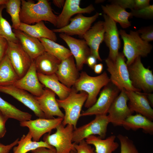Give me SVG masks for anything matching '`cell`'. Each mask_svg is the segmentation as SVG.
I'll list each match as a JSON object with an SVG mask.
<instances>
[{
	"label": "cell",
	"mask_w": 153,
	"mask_h": 153,
	"mask_svg": "<svg viewBox=\"0 0 153 153\" xmlns=\"http://www.w3.org/2000/svg\"><path fill=\"white\" fill-rule=\"evenodd\" d=\"M21 1L20 17L22 23L31 25L46 21L56 26L57 16L54 13L48 0H38L35 3L31 0Z\"/></svg>",
	"instance_id": "obj_1"
},
{
	"label": "cell",
	"mask_w": 153,
	"mask_h": 153,
	"mask_svg": "<svg viewBox=\"0 0 153 153\" xmlns=\"http://www.w3.org/2000/svg\"><path fill=\"white\" fill-rule=\"evenodd\" d=\"M110 82V79L105 71L95 76H90L86 72L82 71L72 87L78 92H84L87 94L88 97L84 103V107L88 108L96 102L101 88Z\"/></svg>",
	"instance_id": "obj_2"
},
{
	"label": "cell",
	"mask_w": 153,
	"mask_h": 153,
	"mask_svg": "<svg viewBox=\"0 0 153 153\" xmlns=\"http://www.w3.org/2000/svg\"><path fill=\"white\" fill-rule=\"evenodd\" d=\"M119 33L123 41V54L127 59L128 66L137 57L146 56L151 51L152 45L142 40L137 31L131 30L128 33L120 29Z\"/></svg>",
	"instance_id": "obj_3"
},
{
	"label": "cell",
	"mask_w": 153,
	"mask_h": 153,
	"mask_svg": "<svg viewBox=\"0 0 153 153\" xmlns=\"http://www.w3.org/2000/svg\"><path fill=\"white\" fill-rule=\"evenodd\" d=\"M69 95L63 99H56L60 108H63L65 113L62 122L64 126L72 125L74 129L77 127L78 121L80 116L82 108L88 97L87 94L84 92H76L72 87Z\"/></svg>",
	"instance_id": "obj_4"
},
{
	"label": "cell",
	"mask_w": 153,
	"mask_h": 153,
	"mask_svg": "<svg viewBox=\"0 0 153 153\" xmlns=\"http://www.w3.org/2000/svg\"><path fill=\"white\" fill-rule=\"evenodd\" d=\"M125 60L123 53L119 52L114 62L108 58L105 60L107 70L110 74V82L120 91L124 89L140 92V90L135 88L132 85Z\"/></svg>",
	"instance_id": "obj_5"
},
{
	"label": "cell",
	"mask_w": 153,
	"mask_h": 153,
	"mask_svg": "<svg viewBox=\"0 0 153 153\" xmlns=\"http://www.w3.org/2000/svg\"><path fill=\"white\" fill-rule=\"evenodd\" d=\"M66 126L61 123L56 128L55 133L46 134L43 137V141L54 147L56 153H69L76 150L72 143L73 126L70 124Z\"/></svg>",
	"instance_id": "obj_6"
},
{
	"label": "cell",
	"mask_w": 153,
	"mask_h": 153,
	"mask_svg": "<svg viewBox=\"0 0 153 153\" xmlns=\"http://www.w3.org/2000/svg\"><path fill=\"white\" fill-rule=\"evenodd\" d=\"M128 68L130 79L135 88L145 93H150L153 91L152 71L144 66L141 57L136 58Z\"/></svg>",
	"instance_id": "obj_7"
},
{
	"label": "cell",
	"mask_w": 153,
	"mask_h": 153,
	"mask_svg": "<svg viewBox=\"0 0 153 153\" xmlns=\"http://www.w3.org/2000/svg\"><path fill=\"white\" fill-rule=\"evenodd\" d=\"M109 123L107 115H96L95 118L89 122L74 130L72 142L78 143L92 135H97L104 139Z\"/></svg>",
	"instance_id": "obj_8"
},
{
	"label": "cell",
	"mask_w": 153,
	"mask_h": 153,
	"mask_svg": "<svg viewBox=\"0 0 153 153\" xmlns=\"http://www.w3.org/2000/svg\"><path fill=\"white\" fill-rule=\"evenodd\" d=\"M109 83L105 86L101 91L99 96L95 103L81 113V116L107 115L110 106L118 95L120 91L112 84Z\"/></svg>",
	"instance_id": "obj_9"
},
{
	"label": "cell",
	"mask_w": 153,
	"mask_h": 153,
	"mask_svg": "<svg viewBox=\"0 0 153 153\" xmlns=\"http://www.w3.org/2000/svg\"><path fill=\"white\" fill-rule=\"evenodd\" d=\"M8 42L6 54L20 78L26 73L33 61L23 49L19 41L16 42Z\"/></svg>",
	"instance_id": "obj_10"
},
{
	"label": "cell",
	"mask_w": 153,
	"mask_h": 153,
	"mask_svg": "<svg viewBox=\"0 0 153 153\" xmlns=\"http://www.w3.org/2000/svg\"><path fill=\"white\" fill-rule=\"evenodd\" d=\"M101 14L97 12L92 16L87 17L82 14H78L70 19V23L66 26L52 30L55 33H63L71 36L77 35L82 37Z\"/></svg>",
	"instance_id": "obj_11"
},
{
	"label": "cell",
	"mask_w": 153,
	"mask_h": 153,
	"mask_svg": "<svg viewBox=\"0 0 153 153\" xmlns=\"http://www.w3.org/2000/svg\"><path fill=\"white\" fill-rule=\"evenodd\" d=\"M114 99L108 112L110 123L115 126H122L124 121L134 112L128 105L126 90L122 89Z\"/></svg>",
	"instance_id": "obj_12"
},
{
	"label": "cell",
	"mask_w": 153,
	"mask_h": 153,
	"mask_svg": "<svg viewBox=\"0 0 153 153\" xmlns=\"http://www.w3.org/2000/svg\"><path fill=\"white\" fill-rule=\"evenodd\" d=\"M63 120L59 117L52 119L39 118L20 122V125L28 128L33 141H39L43 135L50 132L61 124Z\"/></svg>",
	"instance_id": "obj_13"
},
{
	"label": "cell",
	"mask_w": 153,
	"mask_h": 153,
	"mask_svg": "<svg viewBox=\"0 0 153 153\" xmlns=\"http://www.w3.org/2000/svg\"><path fill=\"white\" fill-rule=\"evenodd\" d=\"M0 92L9 95L31 110L39 118H46L35 96L12 85L0 86Z\"/></svg>",
	"instance_id": "obj_14"
},
{
	"label": "cell",
	"mask_w": 153,
	"mask_h": 153,
	"mask_svg": "<svg viewBox=\"0 0 153 153\" xmlns=\"http://www.w3.org/2000/svg\"><path fill=\"white\" fill-rule=\"evenodd\" d=\"M59 36L67 44L74 58L76 67L79 71L86 64L88 57L91 55L90 49L84 39H78L63 33Z\"/></svg>",
	"instance_id": "obj_15"
},
{
	"label": "cell",
	"mask_w": 153,
	"mask_h": 153,
	"mask_svg": "<svg viewBox=\"0 0 153 153\" xmlns=\"http://www.w3.org/2000/svg\"><path fill=\"white\" fill-rule=\"evenodd\" d=\"M103 17L105 28L104 41L109 49L108 58L114 62L119 53L120 45L119 31L115 22L105 14Z\"/></svg>",
	"instance_id": "obj_16"
},
{
	"label": "cell",
	"mask_w": 153,
	"mask_h": 153,
	"mask_svg": "<svg viewBox=\"0 0 153 153\" xmlns=\"http://www.w3.org/2000/svg\"><path fill=\"white\" fill-rule=\"evenodd\" d=\"M12 85L29 92L35 97H39L42 94L44 86L38 79L34 61L26 74Z\"/></svg>",
	"instance_id": "obj_17"
},
{
	"label": "cell",
	"mask_w": 153,
	"mask_h": 153,
	"mask_svg": "<svg viewBox=\"0 0 153 153\" xmlns=\"http://www.w3.org/2000/svg\"><path fill=\"white\" fill-rule=\"evenodd\" d=\"M80 0H66L60 14L57 18L56 27L58 29L63 27L69 23L71 17L79 14H90L95 8L92 4L82 8L80 7Z\"/></svg>",
	"instance_id": "obj_18"
},
{
	"label": "cell",
	"mask_w": 153,
	"mask_h": 153,
	"mask_svg": "<svg viewBox=\"0 0 153 153\" xmlns=\"http://www.w3.org/2000/svg\"><path fill=\"white\" fill-rule=\"evenodd\" d=\"M105 33L104 21L99 20L91 27L82 37L90 49L91 55L100 61L102 60L99 55V49L104 41Z\"/></svg>",
	"instance_id": "obj_19"
},
{
	"label": "cell",
	"mask_w": 153,
	"mask_h": 153,
	"mask_svg": "<svg viewBox=\"0 0 153 153\" xmlns=\"http://www.w3.org/2000/svg\"><path fill=\"white\" fill-rule=\"evenodd\" d=\"M79 71L72 56L61 62L55 74L61 83L71 88L79 77Z\"/></svg>",
	"instance_id": "obj_20"
},
{
	"label": "cell",
	"mask_w": 153,
	"mask_h": 153,
	"mask_svg": "<svg viewBox=\"0 0 153 153\" xmlns=\"http://www.w3.org/2000/svg\"><path fill=\"white\" fill-rule=\"evenodd\" d=\"M55 95L54 92L46 88L41 95L35 96L46 118H53L54 116L63 118L64 117V114L60 109Z\"/></svg>",
	"instance_id": "obj_21"
},
{
	"label": "cell",
	"mask_w": 153,
	"mask_h": 153,
	"mask_svg": "<svg viewBox=\"0 0 153 153\" xmlns=\"http://www.w3.org/2000/svg\"><path fill=\"white\" fill-rule=\"evenodd\" d=\"M129 101L130 109L134 112L141 114L150 120L153 119V110L144 93L126 90Z\"/></svg>",
	"instance_id": "obj_22"
},
{
	"label": "cell",
	"mask_w": 153,
	"mask_h": 153,
	"mask_svg": "<svg viewBox=\"0 0 153 153\" xmlns=\"http://www.w3.org/2000/svg\"><path fill=\"white\" fill-rule=\"evenodd\" d=\"M22 47L32 61L45 51L39 39L18 29L13 30Z\"/></svg>",
	"instance_id": "obj_23"
},
{
	"label": "cell",
	"mask_w": 153,
	"mask_h": 153,
	"mask_svg": "<svg viewBox=\"0 0 153 153\" xmlns=\"http://www.w3.org/2000/svg\"><path fill=\"white\" fill-rule=\"evenodd\" d=\"M37 73L45 75L55 74L61 61L45 51L34 60Z\"/></svg>",
	"instance_id": "obj_24"
},
{
	"label": "cell",
	"mask_w": 153,
	"mask_h": 153,
	"mask_svg": "<svg viewBox=\"0 0 153 153\" xmlns=\"http://www.w3.org/2000/svg\"><path fill=\"white\" fill-rule=\"evenodd\" d=\"M40 82L46 88L54 92L62 100L66 98L70 94L71 88H69L61 83L58 80L55 74L45 75L37 73Z\"/></svg>",
	"instance_id": "obj_25"
},
{
	"label": "cell",
	"mask_w": 153,
	"mask_h": 153,
	"mask_svg": "<svg viewBox=\"0 0 153 153\" xmlns=\"http://www.w3.org/2000/svg\"><path fill=\"white\" fill-rule=\"evenodd\" d=\"M101 8L105 14L116 23H118L123 28L126 29L131 26L129 19L132 17L131 12L117 4L111 3L105 5H101Z\"/></svg>",
	"instance_id": "obj_26"
},
{
	"label": "cell",
	"mask_w": 153,
	"mask_h": 153,
	"mask_svg": "<svg viewBox=\"0 0 153 153\" xmlns=\"http://www.w3.org/2000/svg\"><path fill=\"white\" fill-rule=\"evenodd\" d=\"M18 29L38 39L44 38L55 42L57 40L56 33L47 27L43 21L31 25L21 22Z\"/></svg>",
	"instance_id": "obj_27"
},
{
	"label": "cell",
	"mask_w": 153,
	"mask_h": 153,
	"mask_svg": "<svg viewBox=\"0 0 153 153\" xmlns=\"http://www.w3.org/2000/svg\"><path fill=\"white\" fill-rule=\"evenodd\" d=\"M116 137L113 135L104 139L98 136L92 135L85 140L88 144L94 146L96 153H112L119 146L117 142L115 141Z\"/></svg>",
	"instance_id": "obj_28"
},
{
	"label": "cell",
	"mask_w": 153,
	"mask_h": 153,
	"mask_svg": "<svg viewBox=\"0 0 153 153\" xmlns=\"http://www.w3.org/2000/svg\"><path fill=\"white\" fill-rule=\"evenodd\" d=\"M122 126L126 130H136L139 129L147 133H153V122L145 116L139 114L131 115L123 122Z\"/></svg>",
	"instance_id": "obj_29"
},
{
	"label": "cell",
	"mask_w": 153,
	"mask_h": 153,
	"mask_svg": "<svg viewBox=\"0 0 153 153\" xmlns=\"http://www.w3.org/2000/svg\"><path fill=\"white\" fill-rule=\"evenodd\" d=\"M32 137L28 132L26 135H23L18 141L17 146L13 148V153H27L40 147H44L56 151L53 147L44 141H39L32 140Z\"/></svg>",
	"instance_id": "obj_30"
},
{
	"label": "cell",
	"mask_w": 153,
	"mask_h": 153,
	"mask_svg": "<svg viewBox=\"0 0 153 153\" xmlns=\"http://www.w3.org/2000/svg\"><path fill=\"white\" fill-rule=\"evenodd\" d=\"M19 79L6 54L0 63V86L13 85Z\"/></svg>",
	"instance_id": "obj_31"
},
{
	"label": "cell",
	"mask_w": 153,
	"mask_h": 153,
	"mask_svg": "<svg viewBox=\"0 0 153 153\" xmlns=\"http://www.w3.org/2000/svg\"><path fill=\"white\" fill-rule=\"evenodd\" d=\"M38 39L42 43L45 51L61 61L72 56L69 49L55 41L44 38Z\"/></svg>",
	"instance_id": "obj_32"
},
{
	"label": "cell",
	"mask_w": 153,
	"mask_h": 153,
	"mask_svg": "<svg viewBox=\"0 0 153 153\" xmlns=\"http://www.w3.org/2000/svg\"><path fill=\"white\" fill-rule=\"evenodd\" d=\"M0 111L8 119H14L20 122L30 120L32 116L30 113L19 109L0 96Z\"/></svg>",
	"instance_id": "obj_33"
},
{
	"label": "cell",
	"mask_w": 153,
	"mask_h": 153,
	"mask_svg": "<svg viewBox=\"0 0 153 153\" xmlns=\"http://www.w3.org/2000/svg\"><path fill=\"white\" fill-rule=\"evenodd\" d=\"M21 3L20 0H8L5 5L7 12L11 16L14 29H18L21 23L20 17Z\"/></svg>",
	"instance_id": "obj_34"
},
{
	"label": "cell",
	"mask_w": 153,
	"mask_h": 153,
	"mask_svg": "<svg viewBox=\"0 0 153 153\" xmlns=\"http://www.w3.org/2000/svg\"><path fill=\"white\" fill-rule=\"evenodd\" d=\"M5 8V5H0V36L8 42H17L19 40L13 32L12 26L2 16V11Z\"/></svg>",
	"instance_id": "obj_35"
},
{
	"label": "cell",
	"mask_w": 153,
	"mask_h": 153,
	"mask_svg": "<svg viewBox=\"0 0 153 153\" xmlns=\"http://www.w3.org/2000/svg\"><path fill=\"white\" fill-rule=\"evenodd\" d=\"M117 137L120 144V153H139L133 141L128 137L119 134Z\"/></svg>",
	"instance_id": "obj_36"
},
{
	"label": "cell",
	"mask_w": 153,
	"mask_h": 153,
	"mask_svg": "<svg viewBox=\"0 0 153 153\" xmlns=\"http://www.w3.org/2000/svg\"><path fill=\"white\" fill-rule=\"evenodd\" d=\"M132 16L145 19H151L153 17V5H149L138 10H131Z\"/></svg>",
	"instance_id": "obj_37"
},
{
	"label": "cell",
	"mask_w": 153,
	"mask_h": 153,
	"mask_svg": "<svg viewBox=\"0 0 153 153\" xmlns=\"http://www.w3.org/2000/svg\"><path fill=\"white\" fill-rule=\"evenodd\" d=\"M76 153H96L94 148L83 140L78 143H73Z\"/></svg>",
	"instance_id": "obj_38"
},
{
	"label": "cell",
	"mask_w": 153,
	"mask_h": 153,
	"mask_svg": "<svg viewBox=\"0 0 153 153\" xmlns=\"http://www.w3.org/2000/svg\"><path fill=\"white\" fill-rule=\"evenodd\" d=\"M143 41L149 42L153 40V28L152 26L143 27L136 31Z\"/></svg>",
	"instance_id": "obj_39"
},
{
	"label": "cell",
	"mask_w": 153,
	"mask_h": 153,
	"mask_svg": "<svg viewBox=\"0 0 153 153\" xmlns=\"http://www.w3.org/2000/svg\"><path fill=\"white\" fill-rule=\"evenodd\" d=\"M110 1L111 3L118 5L125 9L129 8L131 10L135 9V0H115Z\"/></svg>",
	"instance_id": "obj_40"
},
{
	"label": "cell",
	"mask_w": 153,
	"mask_h": 153,
	"mask_svg": "<svg viewBox=\"0 0 153 153\" xmlns=\"http://www.w3.org/2000/svg\"><path fill=\"white\" fill-rule=\"evenodd\" d=\"M8 46V41L0 36V63L7 54Z\"/></svg>",
	"instance_id": "obj_41"
},
{
	"label": "cell",
	"mask_w": 153,
	"mask_h": 153,
	"mask_svg": "<svg viewBox=\"0 0 153 153\" xmlns=\"http://www.w3.org/2000/svg\"><path fill=\"white\" fill-rule=\"evenodd\" d=\"M8 119L7 116L0 111V138L3 137L6 133L5 124Z\"/></svg>",
	"instance_id": "obj_42"
},
{
	"label": "cell",
	"mask_w": 153,
	"mask_h": 153,
	"mask_svg": "<svg viewBox=\"0 0 153 153\" xmlns=\"http://www.w3.org/2000/svg\"><path fill=\"white\" fill-rule=\"evenodd\" d=\"M19 138L17 139L11 143L5 145L0 142V153H9L10 151L17 144Z\"/></svg>",
	"instance_id": "obj_43"
},
{
	"label": "cell",
	"mask_w": 153,
	"mask_h": 153,
	"mask_svg": "<svg viewBox=\"0 0 153 153\" xmlns=\"http://www.w3.org/2000/svg\"><path fill=\"white\" fill-rule=\"evenodd\" d=\"M150 1L149 0H135V10L140 9L149 5Z\"/></svg>",
	"instance_id": "obj_44"
},
{
	"label": "cell",
	"mask_w": 153,
	"mask_h": 153,
	"mask_svg": "<svg viewBox=\"0 0 153 153\" xmlns=\"http://www.w3.org/2000/svg\"><path fill=\"white\" fill-rule=\"evenodd\" d=\"M97 60L94 56L90 55L87 58L86 64L93 69L94 66L96 64Z\"/></svg>",
	"instance_id": "obj_45"
},
{
	"label": "cell",
	"mask_w": 153,
	"mask_h": 153,
	"mask_svg": "<svg viewBox=\"0 0 153 153\" xmlns=\"http://www.w3.org/2000/svg\"><path fill=\"white\" fill-rule=\"evenodd\" d=\"M31 151L32 153H56V151L44 147L39 148Z\"/></svg>",
	"instance_id": "obj_46"
},
{
	"label": "cell",
	"mask_w": 153,
	"mask_h": 153,
	"mask_svg": "<svg viewBox=\"0 0 153 153\" xmlns=\"http://www.w3.org/2000/svg\"><path fill=\"white\" fill-rule=\"evenodd\" d=\"M103 69V65L101 63L96 64L93 69L94 72L97 74H100L102 71Z\"/></svg>",
	"instance_id": "obj_47"
},
{
	"label": "cell",
	"mask_w": 153,
	"mask_h": 153,
	"mask_svg": "<svg viewBox=\"0 0 153 153\" xmlns=\"http://www.w3.org/2000/svg\"><path fill=\"white\" fill-rule=\"evenodd\" d=\"M65 2V0H53V4L56 7L59 8L63 7Z\"/></svg>",
	"instance_id": "obj_48"
},
{
	"label": "cell",
	"mask_w": 153,
	"mask_h": 153,
	"mask_svg": "<svg viewBox=\"0 0 153 153\" xmlns=\"http://www.w3.org/2000/svg\"><path fill=\"white\" fill-rule=\"evenodd\" d=\"M144 94L146 95L147 99H148L150 104L151 103V105H153V94L150 93H145Z\"/></svg>",
	"instance_id": "obj_49"
},
{
	"label": "cell",
	"mask_w": 153,
	"mask_h": 153,
	"mask_svg": "<svg viewBox=\"0 0 153 153\" xmlns=\"http://www.w3.org/2000/svg\"><path fill=\"white\" fill-rule=\"evenodd\" d=\"M8 0H0V5H5Z\"/></svg>",
	"instance_id": "obj_50"
},
{
	"label": "cell",
	"mask_w": 153,
	"mask_h": 153,
	"mask_svg": "<svg viewBox=\"0 0 153 153\" xmlns=\"http://www.w3.org/2000/svg\"><path fill=\"white\" fill-rule=\"evenodd\" d=\"M69 153H76V150H72Z\"/></svg>",
	"instance_id": "obj_51"
}]
</instances>
